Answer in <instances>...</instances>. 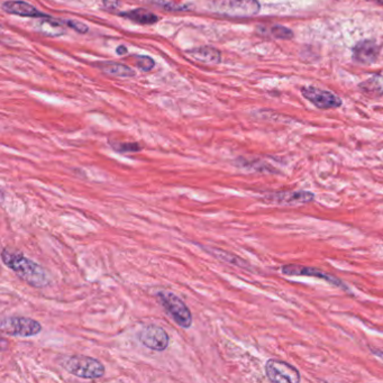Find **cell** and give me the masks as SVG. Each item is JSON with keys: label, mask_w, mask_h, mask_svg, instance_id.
<instances>
[{"label": "cell", "mask_w": 383, "mask_h": 383, "mask_svg": "<svg viewBox=\"0 0 383 383\" xmlns=\"http://www.w3.org/2000/svg\"><path fill=\"white\" fill-rule=\"evenodd\" d=\"M1 261L9 270H12L22 281L29 287L43 289L52 283L49 272L38 263L25 257L22 252L14 251L10 248H3L1 252Z\"/></svg>", "instance_id": "obj_1"}, {"label": "cell", "mask_w": 383, "mask_h": 383, "mask_svg": "<svg viewBox=\"0 0 383 383\" xmlns=\"http://www.w3.org/2000/svg\"><path fill=\"white\" fill-rule=\"evenodd\" d=\"M60 366L70 375L86 380H95L105 375L104 364L95 357L87 355H66L60 361Z\"/></svg>", "instance_id": "obj_2"}, {"label": "cell", "mask_w": 383, "mask_h": 383, "mask_svg": "<svg viewBox=\"0 0 383 383\" xmlns=\"http://www.w3.org/2000/svg\"><path fill=\"white\" fill-rule=\"evenodd\" d=\"M156 298L167 316H170L177 325L181 329H190L193 326V314L181 298L167 290L156 292Z\"/></svg>", "instance_id": "obj_3"}, {"label": "cell", "mask_w": 383, "mask_h": 383, "mask_svg": "<svg viewBox=\"0 0 383 383\" xmlns=\"http://www.w3.org/2000/svg\"><path fill=\"white\" fill-rule=\"evenodd\" d=\"M0 329L3 334L13 337H33L40 334L43 327L40 322L24 316H8L3 318Z\"/></svg>", "instance_id": "obj_4"}, {"label": "cell", "mask_w": 383, "mask_h": 383, "mask_svg": "<svg viewBox=\"0 0 383 383\" xmlns=\"http://www.w3.org/2000/svg\"><path fill=\"white\" fill-rule=\"evenodd\" d=\"M215 9L231 17H250L259 13L260 5L257 0H215Z\"/></svg>", "instance_id": "obj_5"}, {"label": "cell", "mask_w": 383, "mask_h": 383, "mask_svg": "<svg viewBox=\"0 0 383 383\" xmlns=\"http://www.w3.org/2000/svg\"><path fill=\"white\" fill-rule=\"evenodd\" d=\"M137 340L142 345L156 352L165 351L170 344V337L165 329L156 324H149L142 327L137 333Z\"/></svg>", "instance_id": "obj_6"}, {"label": "cell", "mask_w": 383, "mask_h": 383, "mask_svg": "<svg viewBox=\"0 0 383 383\" xmlns=\"http://www.w3.org/2000/svg\"><path fill=\"white\" fill-rule=\"evenodd\" d=\"M265 373L272 382L298 383L300 381L299 371L294 366L274 359L265 364Z\"/></svg>", "instance_id": "obj_7"}, {"label": "cell", "mask_w": 383, "mask_h": 383, "mask_svg": "<svg viewBox=\"0 0 383 383\" xmlns=\"http://www.w3.org/2000/svg\"><path fill=\"white\" fill-rule=\"evenodd\" d=\"M283 272L287 276H305V277L320 278V279L329 281L331 285H336L340 288L346 289L344 283L340 279L333 277L331 274L322 271L320 269L311 268V266H303V265L289 264L283 266Z\"/></svg>", "instance_id": "obj_8"}, {"label": "cell", "mask_w": 383, "mask_h": 383, "mask_svg": "<svg viewBox=\"0 0 383 383\" xmlns=\"http://www.w3.org/2000/svg\"><path fill=\"white\" fill-rule=\"evenodd\" d=\"M303 97L311 101L315 106L322 110H329V108H337L342 104V101L338 97L333 95V93H329V91H324V90L317 89V88H313V87H307L301 90Z\"/></svg>", "instance_id": "obj_9"}, {"label": "cell", "mask_w": 383, "mask_h": 383, "mask_svg": "<svg viewBox=\"0 0 383 383\" xmlns=\"http://www.w3.org/2000/svg\"><path fill=\"white\" fill-rule=\"evenodd\" d=\"M270 198L280 205H300L313 202L315 195L309 191H283L273 193Z\"/></svg>", "instance_id": "obj_10"}, {"label": "cell", "mask_w": 383, "mask_h": 383, "mask_svg": "<svg viewBox=\"0 0 383 383\" xmlns=\"http://www.w3.org/2000/svg\"><path fill=\"white\" fill-rule=\"evenodd\" d=\"M377 52L379 49L375 42L363 40L354 47V59L360 63L370 64L377 60Z\"/></svg>", "instance_id": "obj_11"}, {"label": "cell", "mask_w": 383, "mask_h": 383, "mask_svg": "<svg viewBox=\"0 0 383 383\" xmlns=\"http://www.w3.org/2000/svg\"><path fill=\"white\" fill-rule=\"evenodd\" d=\"M3 9L9 14L18 15L24 17H43L44 16L32 5L24 1H7L3 3Z\"/></svg>", "instance_id": "obj_12"}, {"label": "cell", "mask_w": 383, "mask_h": 383, "mask_svg": "<svg viewBox=\"0 0 383 383\" xmlns=\"http://www.w3.org/2000/svg\"><path fill=\"white\" fill-rule=\"evenodd\" d=\"M360 89L362 90V93L369 97H379L383 95L382 75H373L372 78L364 81L360 84Z\"/></svg>", "instance_id": "obj_13"}, {"label": "cell", "mask_w": 383, "mask_h": 383, "mask_svg": "<svg viewBox=\"0 0 383 383\" xmlns=\"http://www.w3.org/2000/svg\"><path fill=\"white\" fill-rule=\"evenodd\" d=\"M190 57L197 61L208 64H217L220 61V54L217 50L213 47H202V49L193 50L189 52Z\"/></svg>", "instance_id": "obj_14"}, {"label": "cell", "mask_w": 383, "mask_h": 383, "mask_svg": "<svg viewBox=\"0 0 383 383\" xmlns=\"http://www.w3.org/2000/svg\"><path fill=\"white\" fill-rule=\"evenodd\" d=\"M124 16L141 24H153L158 20L156 15H153L152 13L147 12V10H143V9L132 10L130 13L124 14Z\"/></svg>", "instance_id": "obj_15"}, {"label": "cell", "mask_w": 383, "mask_h": 383, "mask_svg": "<svg viewBox=\"0 0 383 383\" xmlns=\"http://www.w3.org/2000/svg\"><path fill=\"white\" fill-rule=\"evenodd\" d=\"M104 70L110 75H119V77H133L135 75L130 68L123 64L107 63L104 66Z\"/></svg>", "instance_id": "obj_16"}, {"label": "cell", "mask_w": 383, "mask_h": 383, "mask_svg": "<svg viewBox=\"0 0 383 383\" xmlns=\"http://www.w3.org/2000/svg\"><path fill=\"white\" fill-rule=\"evenodd\" d=\"M40 31L44 33V34L51 35V36H58V35L62 34L63 33V29L61 27L60 24L58 22H51V20H44L40 24Z\"/></svg>", "instance_id": "obj_17"}, {"label": "cell", "mask_w": 383, "mask_h": 383, "mask_svg": "<svg viewBox=\"0 0 383 383\" xmlns=\"http://www.w3.org/2000/svg\"><path fill=\"white\" fill-rule=\"evenodd\" d=\"M211 254H213V257H216L217 259L220 260L223 262L239 265V268H246V266H244V261L235 257V255H232V254H228V257H226L224 252L222 250H218V248H213V251H211Z\"/></svg>", "instance_id": "obj_18"}, {"label": "cell", "mask_w": 383, "mask_h": 383, "mask_svg": "<svg viewBox=\"0 0 383 383\" xmlns=\"http://www.w3.org/2000/svg\"><path fill=\"white\" fill-rule=\"evenodd\" d=\"M110 145L119 153H135L142 151V147L139 143H110Z\"/></svg>", "instance_id": "obj_19"}, {"label": "cell", "mask_w": 383, "mask_h": 383, "mask_svg": "<svg viewBox=\"0 0 383 383\" xmlns=\"http://www.w3.org/2000/svg\"><path fill=\"white\" fill-rule=\"evenodd\" d=\"M136 61H137L136 64H137L140 69L143 70V71H149V70L152 69L153 66H154V62H153L152 59L149 58V57H137Z\"/></svg>", "instance_id": "obj_20"}, {"label": "cell", "mask_w": 383, "mask_h": 383, "mask_svg": "<svg viewBox=\"0 0 383 383\" xmlns=\"http://www.w3.org/2000/svg\"><path fill=\"white\" fill-rule=\"evenodd\" d=\"M272 34L278 38H292V32L289 31L285 27H276L272 29Z\"/></svg>", "instance_id": "obj_21"}, {"label": "cell", "mask_w": 383, "mask_h": 383, "mask_svg": "<svg viewBox=\"0 0 383 383\" xmlns=\"http://www.w3.org/2000/svg\"><path fill=\"white\" fill-rule=\"evenodd\" d=\"M66 24L80 33H86L88 31V27L84 24L79 23V22H75V20H69V22H66Z\"/></svg>", "instance_id": "obj_22"}, {"label": "cell", "mask_w": 383, "mask_h": 383, "mask_svg": "<svg viewBox=\"0 0 383 383\" xmlns=\"http://www.w3.org/2000/svg\"><path fill=\"white\" fill-rule=\"evenodd\" d=\"M105 6L107 8L115 9L119 7V0H104Z\"/></svg>", "instance_id": "obj_23"}, {"label": "cell", "mask_w": 383, "mask_h": 383, "mask_svg": "<svg viewBox=\"0 0 383 383\" xmlns=\"http://www.w3.org/2000/svg\"><path fill=\"white\" fill-rule=\"evenodd\" d=\"M126 51H127V50L124 49V47H121V49L117 50V52L121 53H121L126 52Z\"/></svg>", "instance_id": "obj_24"}, {"label": "cell", "mask_w": 383, "mask_h": 383, "mask_svg": "<svg viewBox=\"0 0 383 383\" xmlns=\"http://www.w3.org/2000/svg\"><path fill=\"white\" fill-rule=\"evenodd\" d=\"M369 1H373V3H380V5H383V0H369Z\"/></svg>", "instance_id": "obj_25"}]
</instances>
